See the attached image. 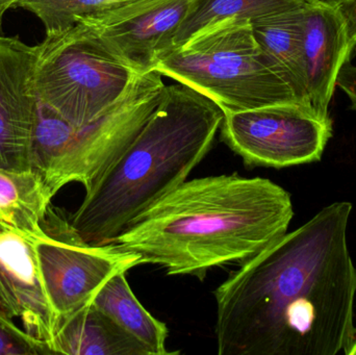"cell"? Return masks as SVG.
<instances>
[{"label": "cell", "instance_id": "d6986e66", "mask_svg": "<svg viewBox=\"0 0 356 355\" xmlns=\"http://www.w3.org/2000/svg\"><path fill=\"white\" fill-rule=\"evenodd\" d=\"M49 354H52L51 350L44 342L21 329L0 310V355Z\"/></svg>", "mask_w": 356, "mask_h": 355}, {"label": "cell", "instance_id": "8fae6325", "mask_svg": "<svg viewBox=\"0 0 356 355\" xmlns=\"http://www.w3.org/2000/svg\"><path fill=\"white\" fill-rule=\"evenodd\" d=\"M0 310L54 354L58 318L46 293L33 238L0 229Z\"/></svg>", "mask_w": 356, "mask_h": 355}, {"label": "cell", "instance_id": "9c48e42d", "mask_svg": "<svg viewBox=\"0 0 356 355\" xmlns=\"http://www.w3.org/2000/svg\"><path fill=\"white\" fill-rule=\"evenodd\" d=\"M193 0H121L79 23L136 75L154 71L173 47V39ZM77 22V23H79Z\"/></svg>", "mask_w": 356, "mask_h": 355}, {"label": "cell", "instance_id": "4fadbf2b", "mask_svg": "<svg viewBox=\"0 0 356 355\" xmlns=\"http://www.w3.org/2000/svg\"><path fill=\"white\" fill-rule=\"evenodd\" d=\"M52 349L54 354L152 355L92 304L58 323Z\"/></svg>", "mask_w": 356, "mask_h": 355}, {"label": "cell", "instance_id": "9a60e30c", "mask_svg": "<svg viewBox=\"0 0 356 355\" xmlns=\"http://www.w3.org/2000/svg\"><path fill=\"white\" fill-rule=\"evenodd\" d=\"M121 272L108 279L91 302L96 308L114 321L125 333L137 340L152 355L177 354L167 350L169 329L154 318L136 297Z\"/></svg>", "mask_w": 356, "mask_h": 355}, {"label": "cell", "instance_id": "7a4b0ae2", "mask_svg": "<svg viewBox=\"0 0 356 355\" xmlns=\"http://www.w3.org/2000/svg\"><path fill=\"white\" fill-rule=\"evenodd\" d=\"M293 217L290 194L270 179L200 177L152 204L111 244L139 256L140 265L203 281L211 269L241 264L277 241Z\"/></svg>", "mask_w": 356, "mask_h": 355}, {"label": "cell", "instance_id": "e0dca14e", "mask_svg": "<svg viewBox=\"0 0 356 355\" xmlns=\"http://www.w3.org/2000/svg\"><path fill=\"white\" fill-rule=\"evenodd\" d=\"M307 2V0H193L175 33L172 49L224 21H252L299 8Z\"/></svg>", "mask_w": 356, "mask_h": 355}, {"label": "cell", "instance_id": "2e32d148", "mask_svg": "<svg viewBox=\"0 0 356 355\" xmlns=\"http://www.w3.org/2000/svg\"><path fill=\"white\" fill-rule=\"evenodd\" d=\"M54 197L33 169H0V229H14L35 238L42 231V222Z\"/></svg>", "mask_w": 356, "mask_h": 355}, {"label": "cell", "instance_id": "ffe728a7", "mask_svg": "<svg viewBox=\"0 0 356 355\" xmlns=\"http://www.w3.org/2000/svg\"><path fill=\"white\" fill-rule=\"evenodd\" d=\"M337 85L344 92L351 102V108L356 110V66L347 62L341 69Z\"/></svg>", "mask_w": 356, "mask_h": 355}, {"label": "cell", "instance_id": "44dd1931", "mask_svg": "<svg viewBox=\"0 0 356 355\" xmlns=\"http://www.w3.org/2000/svg\"><path fill=\"white\" fill-rule=\"evenodd\" d=\"M338 8L346 23L349 42L355 50L356 46V0H342L338 2Z\"/></svg>", "mask_w": 356, "mask_h": 355}, {"label": "cell", "instance_id": "7c38bea8", "mask_svg": "<svg viewBox=\"0 0 356 355\" xmlns=\"http://www.w3.org/2000/svg\"><path fill=\"white\" fill-rule=\"evenodd\" d=\"M301 52L309 102L320 114L330 116L339 74L353 52L338 4L307 1L303 10Z\"/></svg>", "mask_w": 356, "mask_h": 355}, {"label": "cell", "instance_id": "277c9868", "mask_svg": "<svg viewBox=\"0 0 356 355\" xmlns=\"http://www.w3.org/2000/svg\"><path fill=\"white\" fill-rule=\"evenodd\" d=\"M162 76L158 71L137 75L110 110L83 126H72L39 102L31 169L52 195L72 183L90 189L121 158L160 104Z\"/></svg>", "mask_w": 356, "mask_h": 355}, {"label": "cell", "instance_id": "cb8c5ba5", "mask_svg": "<svg viewBox=\"0 0 356 355\" xmlns=\"http://www.w3.org/2000/svg\"><path fill=\"white\" fill-rule=\"evenodd\" d=\"M322 1L334 2V3H338V2L342 1V0H322Z\"/></svg>", "mask_w": 356, "mask_h": 355}, {"label": "cell", "instance_id": "6da1fadb", "mask_svg": "<svg viewBox=\"0 0 356 355\" xmlns=\"http://www.w3.org/2000/svg\"><path fill=\"white\" fill-rule=\"evenodd\" d=\"M353 204L334 202L213 292L219 355H349L356 340Z\"/></svg>", "mask_w": 356, "mask_h": 355}, {"label": "cell", "instance_id": "5b68a950", "mask_svg": "<svg viewBox=\"0 0 356 355\" xmlns=\"http://www.w3.org/2000/svg\"><path fill=\"white\" fill-rule=\"evenodd\" d=\"M154 71L213 100L223 113L303 104L261 51L248 19L203 31L167 52Z\"/></svg>", "mask_w": 356, "mask_h": 355}, {"label": "cell", "instance_id": "603a6c76", "mask_svg": "<svg viewBox=\"0 0 356 355\" xmlns=\"http://www.w3.org/2000/svg\"><path fill=\"white\" fill-rule=\"evenodd\" d=\"M349 355H356V340L355 345H353V349H351V352H349Z\"/></svg>", "mask_w": 356, "mask_h": 355}, {"label": "cell", "instance_id": "3957f363", "mask_svg": "<svg viewBox=\"0 0 356 355\" xmlns=\"http://www.w3.org/2000/svg\"><path fill=\"white\" fill-rule=\"evenodd\" d=\"M224 113L186 85H166L160 104L121 158L86 190L70 220L93 245H106L179 187L211 149Z\"/></svg>", "mask_w": 356, "mask_h": 355}, {"label": "cell", "instance_id": "7402d4cb", "mask_svg": "<svg viewBox=\"0 0 356 355\" xmlns=\"http://www.w3.org/2000/svg\"><path fill=\"white\" fill-rule=\"evenodd\" d=\"M19 1L20 0H0V25H1L2 19H3L6 12L10 10V8H16Z\"/></svg>", "mask_w": 356, "mask_h": 355}, {"label": "cell", "instance_id": "ac0fdd59", "mask_svg": "<svg viewBox=\"0 0 356 355\" xmlns=\"http://www.w3.org/2000/svg\"><path fill=\"white\" fill-rule=\"evenodd\" d=\"M119 1L116 0H20L21 8L37 17L46 33L72 27L81 19L98 14Z\"/></svg>", "mask_w": 356, "mask_h": 355}, {"label": "cell", "instance_id": "52a82bcc", "mask_svg": "<svg viewBox=\"0 0 356 355\" xmlns=\"http://www.w3.org/2000/svg\"><path fill=\"white\" fill-rule=\"evenodd\" d=\"M42 231L33 238L40 271L52 308L60 321L93 302L102 286L140 265V258L113 244L88 243L64 208L50 206Z\"/></svg>", "mask_w": 356, "mask_h": 355}, {"label": "cell", "instance_id": "ba28073f", "mask_svg": "<svg viewBox=\"0 0 356 355\" xmlns=\"http://www.w3.org/2000/svg\"><path fill=\"white\" fill-rule=\"evenodd\" d=\"M220 129L247 166L280 169L321 160L332 122L311 104H284L224 113Z\"/></svg>", "mask_w": 356, "mask_h": 355}, {"label": "cell", "instance_id": "30bf717a", "mask_svg": "<svg viewBox=\"0 0 356 355\" xmlns=\"http://www.w3.org/2000/svg\"><path fill=\"white\" fill-rule=\"evenodd\" d=\"M37 46L0 37V169H31L37 122Z\"/></svg>", "mask_w": 356, "mask_h": 355}, {"label": "cell", "instance_id": "8992f818", "mask_svg": "<svg viewBox=\"0 0 356 355\" xmlns=\"http://www.w3.org/2000/svg\"><path fill=\"white\" fill-rule=\"evenodd\" d=\"M37 50L38 99L72 126L106 114L137 76L83 23L46 33Z\"/></svg>", "mask_w": 356, "mask_h": 355}, {"label": "cell", "instance_id": "5bb4252c", "mask_svg": "<svg viewBox=\"0 0 356 355\" xmlns=\"http://www.w3.org/2000/svg\"><path fill=\"white\" fill-rule=\"evenodd\" d=\"M305 4L280 14L254 19L251 21V27L261 51L282 73L298 99L311 104L301 52Z\"/></svg>", "mask_w": 356, "mask_h": 355}]
</instances>
